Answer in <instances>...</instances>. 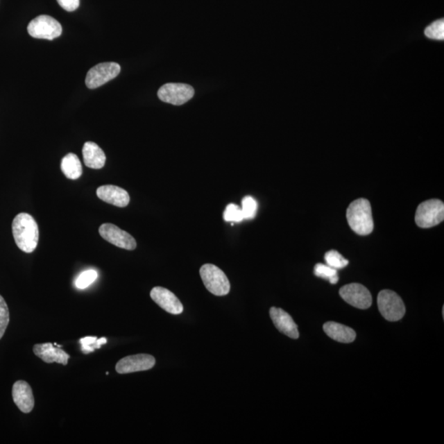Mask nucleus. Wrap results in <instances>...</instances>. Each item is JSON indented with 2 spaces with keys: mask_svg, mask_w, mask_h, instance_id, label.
<instances>
[{
  "mask_svg": "<svg viewBox=\"0 0 444 444\" xmlns=\"http://www.w3.org/2000/svg\"><path fill=\"white\" fill-rule=\"evenodd\" d=\"M83 162L88 168L100 170L106 161L105 154L99 145L93 142H87L83 148Z\"/></svg>",
  "mask_w": 444,
  "mask_h": 444,
  "instance_id": "nucleus-17",
  "label": "nucleus"
},
{
  "mask_svg": "<svg viewBox=\"0 0 444 444\" xmlns=\"http://www.w3.org/2000/svg\"><path fill=\"white\" fill-rule=\"evenodd\" d=\"M33 352L47 364L57 363L67 366L70 358V355L66 353L64 350L58 348V346L55 348L54 344L51 343L35 344L33 346Z\"/></svg>",
  "mask_w": 444,
  "mask_h": 444,
  "instance_id": "nucleus-16",
  "label": "nucleus"
},
{
  "mask_svg": "<svg viewBox=\"0 0 444 444\" xmlns=\"http://www.w3.org/2000/svg\"><path fill=\"white\" fill-rule=\"evenodd\" d=\"M270 317L274 323L275 327L282 332L283 334L291 337L292 339H299L298 326L291 315L282 309L272 307L270 309Z\"/></svg>",
  "mask_w": 444,
  "mask_h": 444,
  "instance_id": "nucleus-14",
  "label": "nucleus"
},
{
  "mask_svg": "<svg viewBox=\"0 0 444 444\" xmlns=\"http://www.w3.org/2000/svg\"><path fill=\"white\" fill-rule=\"evenodd\" d=\"M242 212L244 219H255L257 211V203L251 196L244 197L242 200Z\"/></svg>",
  "mask_w": 444,
  "mask_h": 444,
  "instance_id": "nucleus-26",
  "label": "nucleus"
},
{
  "mask_svg": "<svg viewBox=\"0 0 444 444\" xmlns=\"http://www.w3.org/2000/svg\"><path fill=\"white\" fill-rule=\"evenodd\" d=\"M223 216L228 222H241L244 220L241 208L234 203L226 207Z\"/></svg>",
  "mask_w": 444,
  "mask_h": 444,
  "instance_id": "nucleus-27",
  "label": "nucleus"
},
{
  "mask_svg": "<svg viewBox=\"0 0 444 444\" xmlns=\"http://www.w3.org/2000/svg\"><path fill=\"white\" fill-rule=\"evenodd\" d=\"M97 277H99V273L96 270H87L79 275L76 281H75V286L80 290H83V289L90 287L96 281Z\"/></svg>",
  "mask_w": 444,
  "mask_h": 444,
  "instance_id": "nucleus-23",
  "label": "nucleus"
},
{
  "mask_svg": "<svg viewBox=\"0 0 444 444\" xmlns=\"http://www.w3.org/2000/svg\"><path fill=\"white\" fill-rule=\"evenodd\" d=\"M12 395L13 402L22 412L28 414L33 410L35 399L33 389L26 381H17L12 386Z\"/></svg>",
  "mask_w": 444,
  "mask_h": 444,
  "instance_id": "nucleus-13",
  "label": "nucleus"
},
{
  "mask_svg": "<svg viewBox=\"0 0 444 444\" xmlns=\"http://www.w3.org/2000/svg\"><path fill=\"white\" fill-rule=\"evenodd\" d=\"M10 316L6 301L0 295V339H2L10 323Z\"/></svg>",
  "mask_w": 444,
  "mask_h": 444,
  "instance_id": "nucleus-25",
  "label": "nucleus"
},
{
  "mask_svg": "<svg viewBox=\"0 0 444 444\" xmlns=\"http://www.w3.org/2000/svg\"><path fill=\"white\" fill-rule=\"evenodd\" d=\"M314 274L318 278L328 280L332 284L337 283L339 280L336 269L323 264L315 265Z\"/></svg>",
  "mask_w": 444,
  "mask_h": 444,
  "instance_id": "nucleus-21",
  "label": "nucleus"
},
{
  "mask_svg": "<svg viewBox=\"0 0 444 444\" xmlns=\"http://www.w3.org/2000/svg\"><path fill=\"white\" fill-rule=\"evenodd\" d=\"M62 26L59 22L48 15H40L30 22L28 32L31 37L37 39L54 40L62 34Z\"/></svg>",
  "mask_w": 444,
  "mask_h": 444,
  "instance_id": "nucleus-6",
  "label": "nucleus"
},
{
  "mask_svg": "<svg viewBox=\"0 0 444 444\" xmlns=\"http://www.w3.org/2000/svg\"><path fill=\"white\" fill-rule=\"evenodd\" d=\"M200 276L204 286L212 294L224 296L229 294L230 284L223 271L213 264H205L200 268Z\"/></svg>",
  "mask_w": 444,
  "mask_h": 444,
  "instance_id": "nucleus-3",
  "label": "nucleus"
},
{
  "mask_svg": "<svg viewBox=\"0 0 444 444\" xmlns=\"http://www.w3.org/2000/svg\"><path fill=\"white\" fill-rule=\"evenodd\" d=\"M121 67L114 62H105L97 65L88 71L86 85L88 88L96 89L117 78L121 73Z\"/></svg>",
  "mask_w": 444,
  "mask_h": 444,
  "instance_id": "nucleus-8",
  "label": "nucleus"
},
{
  "mask_svg": "<svg viewBox=\"0 0 444 444\" xmlns=\"http://www.w3.org/2000/svg\"><path fill=\"white\" fill-rule=\"evenodd\" d=\"M426 37L438 40V41H443L444 39V21L443 19L438 20L433 22L432 25H429L425 31Z\"/></svg>",
  "mask_w": 444,
  "mask_h": 444,
  "instance_id": "nucleus-24",
  "label": "nucleus"
},
{
  "mask_svg": "<svg viewBox=\"0 0 444 444\" xmlns=\"http://www.w3.org/2000/svg\"><path fill=\"white\" fill-rule=\"evenodd\" d=\"M96 195L102 201L118 207H126L130 202L127 191L115 185L101 186L96 190Z\"/></svg>",
  "mask_w": 444,
  "mask_h": 444,
  "instance_id": "nucleus-15",
  "label": "nucleus"
},
{
  "mask_svg": "<svg viewBox=\"0 0 444 444\" xmlns=\"http://www.w3.org/2000/svg\"><path fill=\"white\" fill-rule=\"evenodd\" d=\"M155 364L153 355L139 354L128 355L117 364L115 370L121 375L131 374V373L149 370Z\"/></svg>",
  "mask_w": 444,
  "mask_h": 444,
  "instance_id": "nucleus-11",
  "label": "nucleus"
},
{
  "mask_svg": "<svg viewBox=\"0 0 444 444\" xmlns=\"http://www.w3.org/2000/svg\"><path fill=\"white\" fill-rule=\"evenodd\" d=\"M325 261L327 265L336 270L344 268L349 264V261L336 250L328 251L325 255Z\"/></svg>",
  "mask_w": 444,
  "mask_h": 444,
  "instance_id": "nucleus-22",
  "label": "nucleus"
},
{
  "mask_svg": "<svg viewBox=\"0 0 444 444\" xmlns=\"http://www.w3.org/2000/svg\"><path fill=\"white\" fill-rule=\"evenodd\" d=\"M150 296L155 304L169 314H180L184 311L183 305L180 300L177 298L174 293L166 288L154 287L151 291Z\"/></svg>",
  "mask_w": 444,
  "mask_h": 444,
  "instance_id": "nucleus-12",
  "label": "nucleus"
},
{
  "mask_svg": "<svg viewBox=\"0 0 444 444\" xmlns=\"http://www.w3.org/2000/svg\"><path fill=\"white\" fill-rule=\"evenodd\" d=\"M348 224L359 235L370 234L374 230L370 203L365 198L355 200L346 212Z\"/></svg>",
  "mask_w": 444,
  "mask_h": 444,
  "instance_id": "nucleus-2",
  "label": "nucleus"
},
{
  "mask_svg": "<svg viewBox=\"0 0 444 444\" xmlns=\"http://www.w3.org/2000/svg\"><path fill=\"white\" fill-rule=\"evenodd\" d=\"M80 344L82 345V352L84 354H89L94 352L96 349H100L102 345L108 343V339L105 337L97 339L96 336H86L80 339Z\"/></svg>",
  "mask_w": 444,
  "mask_h": 444,
  "instance_id": "nucleus-20",
  "label": "nucleus"
},
{
  "mask_svg": "<svg viewBox=\"0 0 444 444\" xmlns=\"http://www.w3.org/2000/svg\"><path fill=\"white\" fill-rule=\"evenodd\" d=\"M340 296L346 303L359 309H367L372 305V296L366 287L352 283L341 288Z\"/></svg>",
  "mask_w": 444,
  "mask_h": 444,
  "instance_id": "nucleus-10",
  "label": "nucleus"
},
{
  "mask_svg": "<svg viewBox=\"0 0 444 444\" xmlns=\"http://www.w3.org/2000/svg\"><path fill=\"white\" fill-rule=\"evenodd\" d=\"M444 219V204L441 200L432 199L421 203L416 212V222L421 228H430L441 224Z\"/></svg>",
  "mask_w": 444,
  "mask_h": 444,
  "instance_id": "nucleus-4",
  "label": "nucleus"
},
{
  "mask_svg": "<svg viewBox=\"0 0 444 444\" xmlns=\"http://www.w3.org/2000/svg\"><path fill=\"white\" fill-rule=\"evenodd\" d=\"M99 233L105 241L123 250H135L137 248L135 239L114 224H102L99 228Z\"/></svg>",
  "mask_w": 444,
  "mask_h": 444,
  "instance_id": "nucleus-9",
  "label": "nucleus"
},
{
  "mask_svg": "<svg viewBox=\"0 0 444 444\" xmlns=\"http://www.w3.org/2000/svg\"><path fill=\"white\" fill-rule=\"evenodd\" d=\"M57 2L65 10L73 12L79 7L80 0H57Z\"/></svg>",
  "mask_w": 444,
  "mask_h": 444,
  "instance_id": "nucleus-28",
  "label": "nucleus"
},
{
  "mask_svg": "<svg viewBox=\"0 0 444 444\" xmlns=\"http://www.w3.org/2000/svg\"><path fill=\"white\" fill-rule=\"evenodd\" d=\"M323 330L332 339L339 341V343H353L355 337H357V333L352 328L339 323L327 322L324 324Z\"/></svg>",
  "mask_w": 444,
  "mask_h": 444,
  "instance_id": "nucleus-18",
  "label": "nucleus"
},
{
  "mask_svg": "<svg viewBox=\"0 0 444 444\" xmlns=\"http://www.w3.org/2000/svg\"><path fill=\"white\" fill-rule=\"evenodd\" d=\"M194 89L192 86L185 83H166L159 89V99L166 103L181 105L193 99Z\"/></svg>",
  "mask_w": 444,
  "mask_h": 444,
  "instance_id": "nucleus-7",
  "label": "nucleus"
},
{
  "mask_svg": "<svg viewBox=\"0 0 444 444\" xmlns=\"http://www.w3.org/2000/svg\"><path fill=\"white\" fill-rule=\"evenodd\" d=\"M61 171L69 180H78L83 175L82 163L77 155L69 153L62 159Z\"/></svg>",
  "mask_w": 444,
  "mask_h": 444,
  "instance_id": "nucleus-19",
  "label": "nucleus"
},
{
  "mask_svg": "<svg viewBox=\"0 0 444 444\" xmlns=\"http://www.w3.org/2000/svg\"><path fill=\"white\" fill-rule=\"evenodd\" d=\"M377 306L381 314L390 322L399 321L406 314L401 297L393 291H382L377 296Z\"/></svg>",
  "mask_w": 444,
  "mask_h": 444,
  "instance_id": "nucleus-5",
  "label": "nucleus"
},
{
  "mask_svg": "<svg viewBox=\"0 0 444 444\" xmlns=\"http://www.w3.org/2000/svg\"><path fill=\"white\" fill-rule=\"evenodd\" d=\"M12 232L17 246L31 254L38 246L39 228L37 221L28 213H19L12 221Z\"/></svg>",
  "mask_w": 444,
  "mask_h": 444,
  "instance_id": "nucleus-1",
  "label": "nucleus"
}]
</instances>
